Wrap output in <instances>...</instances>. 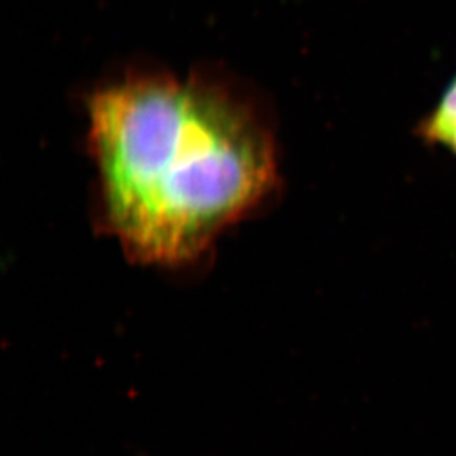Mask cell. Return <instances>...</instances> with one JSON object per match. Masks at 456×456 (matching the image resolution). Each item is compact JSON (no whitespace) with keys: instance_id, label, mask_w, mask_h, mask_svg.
<instances>
[{"instance_id":"obj_1","label":"cell","mask_w":456,"mask_h":456,"mask_svg":"<svg viewBox=\"0 0 456 456\" xmlns=\"http://www.w3.org/2000/svg\"><path fill=\"white\" fill-rule=\"evenodd\" d=\"M108 232L139 262H194L278 182L271 123L232 83L134 73L87 101Z\"/></svg>"},{"instance_id":"obj_2","label":"cell","mask_w":456,"mask_h":456,"mask_svg":"<svg viewBox=\"0 0 456 456\" xmlns=\"http://www.w3.org/2000/svg\"><path fill=\"white\" fill-rule=\"evenodd\" d=\"M417 134L433 147L444 148L456 155V118L448 121H419Z\"/></svg>"}]
</instances>
